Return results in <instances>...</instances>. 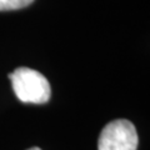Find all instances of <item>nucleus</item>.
Here are the masks:
<instances>
[{
	"label": "nucleus",
	"instance_id": "20e7f679",
	"mask_svg": "<svg viewBox=\"0 0 150 150\" xmlns=\"http://www.w3.org/2000/svg\"><path fill=\"white\" fill-rule=\"evenodd\" d=\"M28 150H41V149H40V148H36V146H35V148H30V149H28Z\"/></svg>",
	"mask_w": 150,
	"mask_h": 150
},
{
	"label": "nucleus",
	"instance_id": "f257e3e1",
	"mask_svg": "<svg viewBox=\"0 0 150 150\" xmlns=\"http://www.w3.org/2000/svg\"><path fill=\"white\" fill-rule=\"evenodd\" d=\"M18 99L30 104H45L51 95V88L43 74L30 68H18L9 74Z\"/></svg>",
	"mask_w": 150,
	"mask_h": 150
},
{
	"label": "nucleus",
	"instance_id": "f03ea898",
	"mask_svg": "<svg viewBox=\"0 0 150 150\" xmlns=\"http://www.w3.org/2000/svg\"><path fill=\"white\" fill-rule=\"evenodd\" d=\"M138 140L134 124L126 119H118L101 130L98 150H137Z\"/></svg>",
	"mask_w": 150,
	"mask_h": 150
},
{
	"label": "nucleus",
	"instance_id": "7ed1b4c3",
	"mask_svg": "<svg viewBox=\"0 0 150 150\" xmlns=\"http://www.w3.org/2000/svg\"><path fill=\"white\" fill-rule=\"evenodd\" d=\"M35 0H0V11L18 10L29 6Z\"/></svg>",
	"mask_w": 150,
	"mask_h": 150
}]
</instances>
